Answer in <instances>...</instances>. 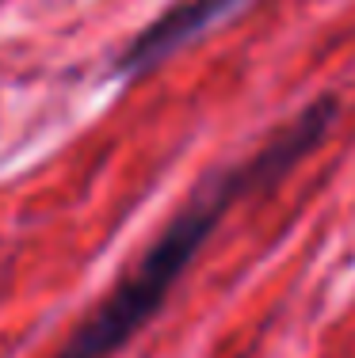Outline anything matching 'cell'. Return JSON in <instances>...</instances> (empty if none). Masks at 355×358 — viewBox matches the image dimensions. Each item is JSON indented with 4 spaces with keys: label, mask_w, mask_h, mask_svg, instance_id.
<instances>
[{
    "label": "cell",
    "mask_w": 355,
    "mask_h": 358,
    "mask_svg": "<svg viewBox=\"0 0 355 358\" xmlns=\"http://www.w3.org/2000/svg\"><path fill=\"white\" fill-rule=\"evenodd\" d=\"M336 115H340L336 96H321L302 107L279 134H272L252 157L210 172L195 187V194L172 214V221L160 229L157 241L141 252V259L115 282L111 294L73 328V336L54 358H111L123 351L165 309L172 286L183 278V271L202 252L210 233L222 225L230 206L291 176L328 138Z\"/></svg>",
    "instance_id": "1"
},
{
    "label": "cell",
    "mask_w": 355,
    "mask_h": 358,
    "mask_svg": "<svg viewBox=\"0 0 355 358\" xmlns=\"http://www.w3.org/2000/svg\"><path fill=\"white\" fill-rule=\"evenodd\" d=\"M249 0H172L160 15L146 23L115 57V73L138 76L146 69H157L160 62L183 50L188 42L202 38L214 23L230 20L237 8H244Z\"/></svg>",
    "instance_id": "2"
}]
</instances>
